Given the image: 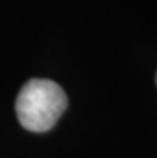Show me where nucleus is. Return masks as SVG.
Listing matches in <instances>:
<instances>
[{"mask_svg":"<svg viewBox=\"0 0 157 158\" xmlns=\"http://www.w3.org/2000/svg\"><path fill=\"white\" fill-rule=\"evenodd\" d=\"M68 107L64 89L53 80L32 78L16 98V115L24 129L45 133L51 129Z\"/></svg>","mask_w":157,"mask_h":158,"instance_id":"nucleus-1","label":"nucleus"}]
</instances>
